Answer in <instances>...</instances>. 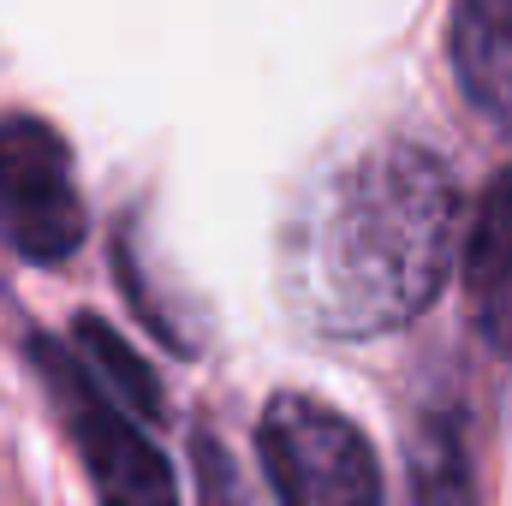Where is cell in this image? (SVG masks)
<instances>
[{"instance_id": "52a82bcc", "label": "cell", "mask_w": 512, "mask_h": 506, "mask_svg": "<svg viewBox=\"0 0 512 506\" xmlns=\"http://www.w3.org/2000/svg\"><path fill=\"white\" fill-rule=\"evenodd\" d=\"M399 506H477V471L459 411H429L405 447V501Z\"/></svg>"}, {"instance_id": "6da1fadb", "label": "cell", "mask_w": 512, "mask_h": 506, "mask_svg": "<svg viewBox=\"0 0 512 506\" xmlns=\"http://www.w3.org/2000/svg\"><path fill=\"white\" fill-rule=\"evenodd\" d=\"M453 227V173L417 143H376L310 191L286 233V298L334 340L393 334L441 298Z\"/></svg>"}, {"instance_id": "8992f818", "label": "cell", "mask_w": 512, "mask_h": 506, "mask_svg": "<svg viewBox=\"0 0 512 506\" xmlns=\"http://www.w3.org/2000/svg\"><path fill=\"white\" fill-rule=\"evenodd\" d=\"M447 48L465 96L483 114L512 120V0H459Z\"/></svg>"}, {"instance_id": "5b68a950", "label": "cell", "mask_w": 512, "mask_h": 506, "mask_svg": "<svg viewBox=\"0 0 512 506\" xmlns=\"http://www.w3.org/2000/svg\"><path fill=\"white\" fill-rule=\"evenodd\" d=\"M465 298L489 352L512 358V167L495 173L465 245Z\"/></svg>"}, {"instance_id": "ba28073f", "label": "cell", "mask_w": 512, "mask_h": 506, "mask_svg": "<svg viewBox=\"0 0 512 506\" xmlns=\"http://www.w3.org/2000/svg\"><path fill=\"white\" fill-rule=\"evenodd\" d=\"M78 352L90 358L84 376L96 381L114 405H126L137 417H155V411H161V393H155V381H149V364L131 352L102 316H78Z\"/></svg>"}, {"instance_id": "7a4b0ae2", "label": "cell", "mask_w": 512, "mask_h": 506, "mask_svg": "<svg viewBox=\"0 0 512 506\" xmlns=\"http://www.w3.org/2000/svg\"><path fill=\"white\" fill-rule=\"evenodd\" d=\"M256 453L280 506H387L370 435L310 393H274L256 423Z\"/></svg>"}, {"instance_id": "277c9868", "label": "cell", "mask_w": 512, "mask_h": 506, "mask_svg": "<svg viewBox=\"0 0 512 506\" xmlns=\"http://www.w3.org/2000/svg\"><path fill=\"white\" fill-rule=\"evenodd\" d=\"M0 227L30 262H60L84 245V191L66 137L48 120H0Z\"/></svg>"}, {"instance_id": "3957f363", "label": "cell", "mask_w": 512, "mask_h": 506, "mask_svg": "<svg viewBox=\"0 0 512 506\" xmlns=\"http://www.w3.org/2000/svg\"><path fill=\"white\" fill-rule=\"evenodd\" d=\"M36 370L48 376V393L72 429V447L96 483L102 506H179L173 471L161 459V447L137 429L126 405H114L96 381L84 376L78 358H66V346L36 340Z\"/></svg>"}]
</instances>
